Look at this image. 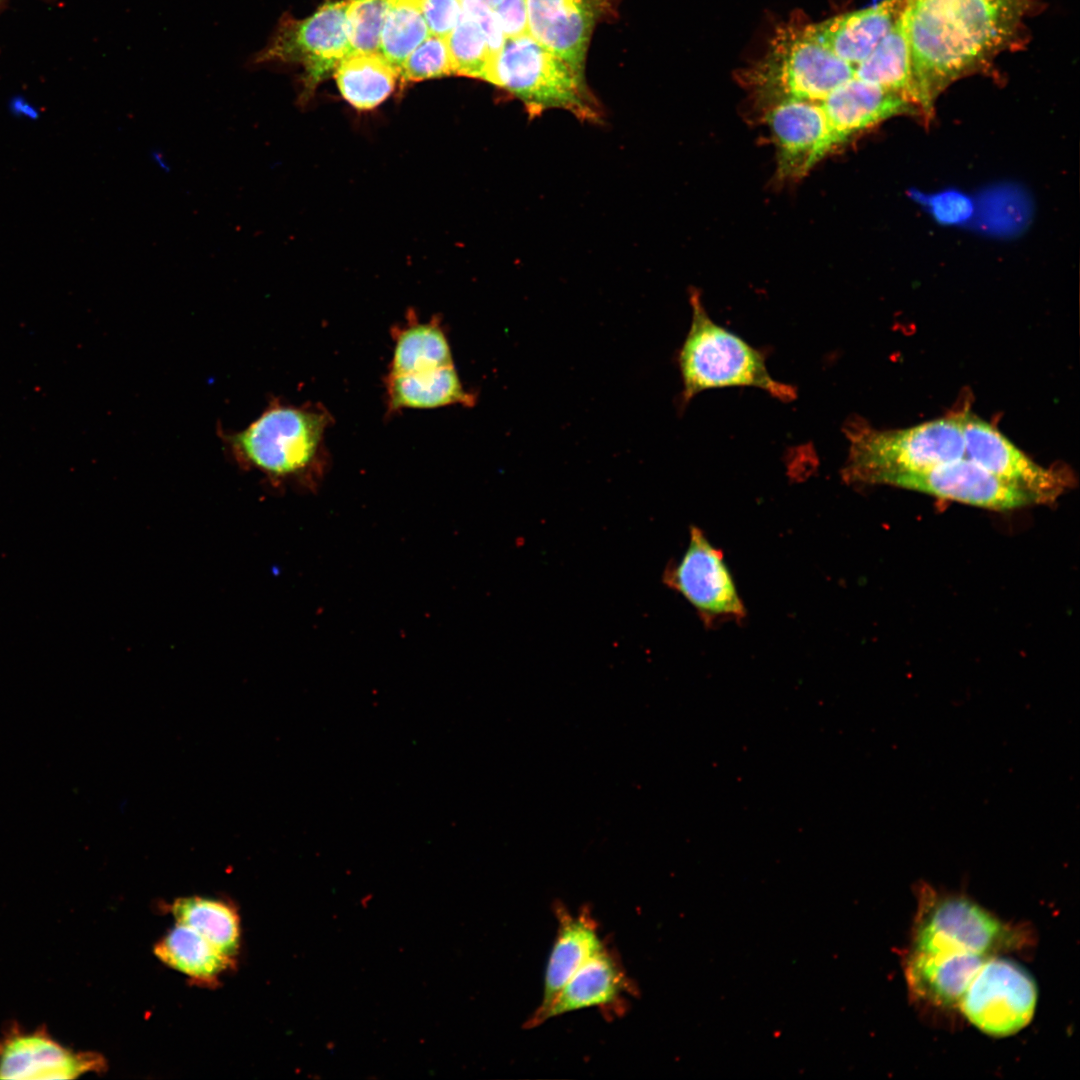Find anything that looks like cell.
Listing matches in <instances>:
<instances>
[{
	"mask_svg": "<svg viewBox=\"0 0 1080 1080\" xmlns=\"http://www.w3.org/2000/svg\"><path fill=\"white\" fill-rule=\"evenodd\" d=\"M1033 0H907L905 31L912 87L929 117L938 95L1013 48Z\"/></svg>",
	"mask_w": 1080,
	"mask_h": 1080,
	"instance_id": "1",
	"label": "cell"
},
{
	"mask_svg": "<svg viewBox=\"0 0 1080 1080\" xmlns=\"http://www.w3.org/2000/svg\"><path fill=\"white\" fill-rule=\"evenodd\" d=\"M331 415L320 406H293L273 400L248 426L221 433L224 447L247 469L272 483L317 487L327 466L325 432Z\"/></svg>",
	"mask_w": 1080,
	"mask_h": 1080,
	"instance_id": "2",
	"label": "cell"
},
{
	"mask_svg": "<svg viewBox=\"0 0 1080 1080\" xmlns=\"http://www.w3.org/2000/svg\"><path fill=\"white\" fill-rule=\"evenodd\" d=\"M692 320L677 356L683 383L681 401L725 387H754L781 401L796 398L789 384L768 372L763 353L708 315L697 290L690 292Z\"/></svg>",
	"mask_w": 1080,
	"mask_h": 1080,
	"instance_id": "3",
	"label": "cell"
},
{
	"mask_svg": "<svg viewBox=\"0 0 1080 1080\" xmlns=\"http://www.w3.org/2000/svg\"><path fill=\"white\" fill-rule=\"evenodd\" d=\"M519 100L530 117L551 109L599 122L602 110L585 71L551 52L528 33L506 38L484 78Z\"/></svg>",
	"mask_w": 1080,
	"mask_h": 1080,
	"instance_id": "4",
	"label": "cell"
},
{
	"mask_svg": "<svg viewBox=\"0 0 1080 1080\" xmlns=\"http://www.w3.org/2000/svg\"><path fill=\"white\" fill-rule=\"evenodd\" d=\"M846 434L849 450L842 476L848 483L884 485L890 477L964 457L958 413L901 429L851 424Z\"/></svg>",
	"mask_w": 1080,
	"mask_h": 1080,
	"instance_id": "5",
	"label": "cell"
},
{
	"mask_svg": "<svg viewBox=\"0 0 1080 1080\" xmlns=\"http://www.w3.org/2000/svg\"><path fill=\"white\" fill-rule=\"evenodd\" d=\"M347 4L344 0L328 1L301 20L283 16L268 43L250 58L249 64H300L304 69L300 98L305 102L350 54Z\"/></svg>",
	"mask_w": 1080,
	"mask_h": 1080,
	"instance_id": "6",
	"label": "cell"
},
{
	"mask_svg": "<svg viewBox=\"0 0 1080 1080\" xmlns=\"http://www.w3.org/2000/svg\"><path fill=\"white\" fill-rule=\"evenodd\" d=\"M1037 997L1036 982L1022 965L993 955L976 972L959 1006L980 1031L1003 1037L1029 1024Z\"/></svg>",
	"mask_w": 1080,
	"mask_h": 1080,
	"instance_id": "7",
	"label": "cell"
},
{
	"mask_svg": "<svg viewBox=\"0 0 1080 1080\" xmlns=\"http://www.w3.org/2000/svg\"><path fill=\"white\" fill-rule=\"evenodd\" d=\"M663 583L682 595L705 625L746 616L723 552L697 526L690 527L689 543L680 560L665 568Z\"/></svg>",
	"mask_w": 1080,
	"mask_h": 1080,
	"instance_id": "8",
	"label": "cell"
},
{
	"mask_svg": "<svg viewBox=\"0 0 1080 1080\" xmlns=\"http://www.w3.org/2000/svg\"><path fill=\"white\" fill-rule=\"evenodd\" d=\"M964 457L1027 493L1035 504H1050L1071 487L1064 467H1044L1017 448L996 427L971 411L959 412Z\"/></svg>",
	"mask_w": 1080,
	"mask_h": 1080,
	"instance_id": "9",
	"label": "cell"
},
{
	"mask_svg": "<svg viewBox=\"0 0 1080 1080\" xmlns=\"http://www.w3.org/2000/svg\"><path fill=\"white\" fill-rule=\"evenodd\" d=\"M1012 929L978 904L964 897L940 898L920 918L913 950L966 952L993 956L1016 944Z\"/></svg>",
	"mask_w": 1080,
	"mask_h": 1080,
	"instance_id": "10",
	"label": "cell"
},
{
	"mask_svg": "<svg viewBox=\"0 0 1080 1080\" xmlns=\"http://www.w3.org/2000/svg\"><path fill=\"white\" fill-rule=\"evenodd\" d=\"M105 1068L102 1055L61 1045L44 1025L28 1031L12 1022L0 1035V1079H74Z\"/></svg>",
	"mask_w": 1080,
	"mask_h": 1080,
	"instance_id": "11",
	"label": "cell"
},
{
	"mask_svg": "<svg viewBox=\"0 0 1080 1080\" xmlns=\"http://www.w3.org/2000/svg\"><path fill=\"white\" fill-rule=\"evenodd\" d=\"M884 485L997 511L1035 504L1027 493L966 457L922 471L890 477Z\"/></svg>",
	"mask_w": 1080,
	"mask_h": 1080,
	"instance_id": "12",
	"label": "cell"
},
{
	"mask_svg": "<svg viewBox=\"0 0 1080 1080\" xmlns=\"http://www.w3.org/2000/svg\"><path fill=\"white\" fill-rule=\"evenodd\" d=\"M527 33L572 66L585 71L596 24L611 0H526Z\"/></svg>",
	"mask_w": 1080,
	"mask_h": 1080,
	"instance_id": "13",
	"label": "cell"
},
{
	"mask_svg": "<svg viewBox=\"0 0 1080 1080\" xmlns=\"http://www.w3.org/2000/svg\"><path fill=\"white\" fill-rule=\"evenodd\" d=\"M555 912L558 929L546 966L543 996L525 1023L527 1028L544 1022L546 1012L562 987L590 957L604 947L588 908L584 907L574 915L562 904H557Z\"/></svg>",
	"mask_w": 1080,
	"mask_h": 1080,
	"instance_id": "14",
	"label": "cell"
},
{
	"mask_svg": "<svg viewBox=\"0 0 1080 1080\" xmlns=\"http://www.w3.org/2000/svg\"><path fill=\"white\" fill-rule=\"evenodd\" d=\"M632 992V984L620 961L604 946L562 987L546 1012L544 1022L589 1007H598L612 1016L624 1010L626 995Z\"/></svg>",
	"mask_w": 1080,
	"mask_h": 1080,
	"instance_id": "15",
	"label": "cell"
},
{
	"mask_svg": "<svg viewBox=\"0 0 1080 1080\" xmlns=\"http://www.w3.org/2000/svg\"><path fill=\"white\" fill-rule=\"evenodd\" d=\"M991 956L966 952L913 950L906 964V979L914 994L943 1007L959 1005L981 965Z\"/></svg>",
	"mask_w": 1080,
	"mask_h": 1080,
	"instance_id": "16",
	"label": "cell"
},
{
	"mask_svg": "<svg viewBox=\"0 0 1080 1080\" xmlns=\"http://www.w3.org/2000/svg\"><path fill=\"white\" fill-rule=\"evenodd\" d=\"M388 411L431 409L450 405L472 407L476 395L464 388L455 365L402 375H386Z\"/></svg>",
	"mask_w": 1080,
	"mask_h": 1080,
	"instance_id": "17",
	"label": "cell"
},
{
	"mask_svg": "<svg viewBox=\"0 0 1080 1080\" xmlns=\"http://www.w3.org/2000/svg\"><path fill=\"white\" fill-rule=\"evenodd\" d=\"M394 340L388 375L435 370L454 365L448 337L438 319L419 321L414 315L392 329Z\"/></svg>",
	"mask_w": 1080,
	"mask_h": 1080,
	"instance_id": "18",
	"label": "cell"
},
{
	"mask_svg": "<svg viewBox=\"0 0 1080 1080\" xmlns=\"http://www.w3.org/2000/svg\"><path fill=\"white\" fill-rule=\"evenodd\" d=\"M155 955L200 984H216L233 967L234 958L222 953L193 929L176 924L154 947Z\"/></svg>",
	"mask_w": 1080,
	"mask_h": 1080,
	"instance_id": "19",
	"label": "cell"
},
{
	"mask_svg": "<svg viewBox=\"0 0 1080 1080\" xmlns=\"http://www.w3.org/2000/svg\"><path fill=\"white\" fill-rule=\"evenodd\" d=\"M334 72L342 97L361 111L374 109L385 101L400 76L379 52L351 53Z\"/></svg>",
	"mask_w": 1080,
	"mask_h": 1080,
	"instance_id": "20",
	"label": "cell"
},
{
	"mask_svg": "<svg viewBox=\"0 0 1080 1080\" xmlns=\"http://www.w3.org/2000/svg\"><path fill=\"white\" fill-rule=\"evenodd\" d=\"M856 80L896 92L917 106L912 87L904 11L873 52L857 66Z\"/></svg>",
	"mask_w": 1080,
	"mask_h": 1080,
	"instance_id": "21",
	"label": "cell"
},
{
	"mask_svg": "<svg viewBox=\"0 0 1080 1080\" xmlns=\"http://www.w3.org/2000/svg\"><path fill=\"white\" fill-rule=\"evenodd\" d=\"M176 922L185 925L234 958L240 945V919L235 908L222 900L184 897L171 906Z\"/></svg>",
	"mask_w": 1080,
	"mask_h": 1080,
	"instance_id": "22",
	"label": "cell"
},
{
	"mask_svg": "<svg viewBox=\"0 0 1080 1080\" xmlns=\"http://www.w3.org/2000/svg\"><path fill=\"white\" fill-rule=\"evenodd\" d=\"M429 34L420 0H387L379 53L399 74L403 62Z\"/></svg>",
	"mask_w": 1080,
	"mask_h": 1080,
	"instance_id": "23",
	"label": "cell"
},
{
	"mask_svg": "<svg viewBox=\"0 0 1080 1080\" xmlns=\"http://www.w3.org/2000/svg\"><path fill=\"white\" fill-rule=\"evenodd\" d=\"M446 39L453 74L484 80L496 54L476 20L462 10Z\"/></svg>",
	"mask_w": 1080,
	"mask_h": 1080,
	"instance_id": "24",
	"label": "cell"
},
{
	"mask_svg": "<svg viewBox=\"0 0 1080 1080\" xmlns=\"http://www.w3.org/2000/svg\"><path fill=\"white\" fill-rule=\"evenodd\" d=\"M387 0H348L347 34L351 53L379 52Z\"/></svg>",
	"mask_w": 1080,
	"mask_h": 1080,
	"instance_id": "25",
	"label": "cell"
},
{
	"mask_svg": "<svg viewBox=\"0 0 1080 1080\" xmlns=\"http://www.w3.org/2000/svg\"><path fill=\"white\" fill-rule=\"evenodd\" d=\"M453 74L446 37L429 34L406 58L400 76L406 81H421Z\"/></svg>",
	"mask_w": 1080,
	"mask_h": 1080,
	"instance_id": "26",
	"label": "cell"
},
{
	"mask_svg": "<svg viewBox=\"0 0 1080 1080\" xmlns=\"http://www.w3.org/2000/svg\"><path fill=\"white\" fill-rule=\"evenodd\" d=\"M430 34L447 37L462 13L461 0H420Z\"/></svg>",
	"mask_w": 1080,
	"mask_h": 1080,
	"instance_id": "27",
	"label": "cell"
},
{
	"mask_svg": "<svg viewBox=\"0 0 1080 1080\" xmlns=\"http://www.w3.org/2000/svg\"><path fill=\"white\" fill-rule=\"evenodd\" d=\"M462 10L473 17L488 39L491 50L497 54L505 43L506 37L496 17L494 9L477 1H462Z\"/></svg>",
	"mask_w": 1080,
	"mask_h": 1080,
	"instance_id": "28",
	"label": "cell"
},
{
	"mask_svg": "<svg viewBox=\"0 0 1080 1080\" xmlns=\"http://www.w3.org/2000/svg\"><path fill=\"white\" fill-rule=\"evenodd\" d=\"M494 12L506 38L527 33L526 0H502Z\"/></svg>",
	"mask_w": 1080,
	"mask_h": 1080,
	"instance_id": "29",
	"label": "cell"
},
{
	"mask_svg": "<svg viewBox=\"0 0 1080 1080\" xmlns=\"http://www.w3.org/2000/svg\"><path fill=\"white\" fill-rule=\"evenodd\" d=\"M462 1H468V0H461V2ZM470 1H477L479 3H482V4L486 5V6L494 9L502 0H470Z\"/></svg>",
	"mask_w": 1080,
	"mask_h": 1080,
	"instance_id": "30",
	"label": "cell"
}]
</instances>
